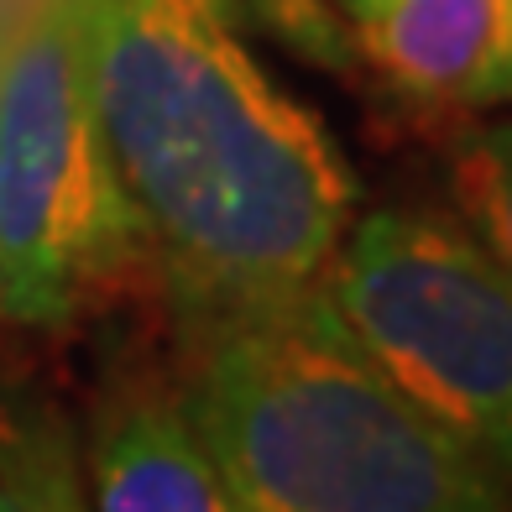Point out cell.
I'll return each mask as SVG.
<instances>
[{"instance_id": "obj_4", "label": "cell", "mask_w": 512, "mask_h": 512, "mask_svg": "<svg viewBox=\"0 0 512 512\" xmlns=\"http://www.w3.org/2000/svg\"><path fill=\"white\" fill-rule=\"evenodd\" d=\"M324 293L439 434L512 492V277L460 220L356 209Z\"/></svg>"}, {"instance_id": "obj_2", "label": "cell", "mask_w": 512, "mask_h": 512, "mask_svg": "<svg viewBox=\"0 0 512 512\" xmlns=\"http://www.w3.org/2000/svg\"><path fill=\"white\" fill-rule=\"evenodd\" d=\"M183 335L189 366L173 382L236 512H492L512 502L382 377L324 283Z\"/></svg>"}, {"instance_id": "obj_1", "label": "cell", "mask_w": 512, "mask_h": 512, "mask_svg": "<svg viewBox=\"0 0 512 512\" xmlns=\"http://www.w3.org/2000/svg\"><path fill=\"white\" fill-rule=\"evenodd\" d=\"M84 84L183 330L324 283L361 183L241 37L236 0H84Z\"/></svg>"}, {"instance_id": "obj_6", "label": "cell", "mask_w": 512, "mask_h": 512, "mask_svg": "<svg viewBox=\"0 0 512 512\" xmlns=\"http://www.w3.org/2000/svg\"><path fill=\"white\" fill-rule=\"evenodd\" d=\"M351 63L424 115L512 105V0H387L351 27Z\"/></svg>"}, {"instance_id": "obj_8", "label": "cell", "mask_w": 512, "mask_h": 512, "mask_svg": "<svg viewBox=\"0 0 512 512\" xmlns=\"http://www.w3.org/2000/svg\"><path fill=\"white\" fill-rule=\"evenodd\" d=\"M84 450L53 403H0V507H84Z\"/></svg>"}, {"instance_id": "obj_5", "label": "cell", "mask_w": 512, "mask_h": 512, "mask_svg": "<svg viewBox=\"0 0 512 512\" xmlns=\"http://www.w3.org/2000/svg\"><path fill=\"white\" fill-rule=\"evenodd\" d=\"M79 450L89 507L100 512H236L173 377L110 371Z\"/></svg>"}, {"instance_id": "obj_3", "label": "cell", "mask_w": 512, "mask_h": 512, "mask_svg": "<svg viewBox=\"0 0 512 512\" xmlns=\"http://www.w3.org/2000/svg\"><path fill=\"white\" fill-rule=\"evenodd\" d=\"M84 0H37L0 53V330L68 335L157 283L84 84Z\"/></svg>"}, {"instance_id": "obj_9", "label": "cell", "mask_w": 512, "mask_h": 512, "mask_svg": "<svg viewBox=\"0 0 512 512\" xmlns=\"http://www.w3.org/2000/svg\"><path fill=\"white\" fill-rule=\"evenodd\" d=\"M267 16L283 32H293L309 53L319 58H345L351 63V27L366 21L371 11H382L387 0H262Z\"/></svg>"}, {"instance_id": "obj_7", "label": "cell", "mask_w": 512, "mask_h": 512, "mask_svg": "<svg viewBox=\"0 0 512 512\" xmlns=\"http://www.w3.org/2000/svg\"><path fill=\"white\" fill-rule=\"evenodd\" d=\"M455 220L512 277V115H460L439 147Z\"/></svg>"}]
</instances>
